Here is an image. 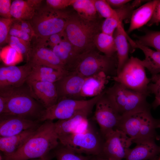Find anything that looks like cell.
<instances>
[{
  "label": "cell",
  "mask_w": 160,
  "mask_h": 160,
  "mask_svg": "<svg viewBox=\"0 0 160 160\" xmlns=\"http://www.w3.org/2000/svg\"><path fill=\"white\" fill-rule=\"evenodd\" d=\"M59 143L55 123L46 120L18 150L10 156L3 155L4 160H28L44 157L49 155Z\"/></svg>",
  "instance_id": "cell-1"
},
{
  "label": "cell",
  "mask_w": 160,
  "mask_h": 160,
  "mask_svg": "<svg viewBox=\"0 0 160 160\" xmlns=\"http://www.w3.org/2000/svg\"><path fill=\"white\" fill-rule=\"evenodd\" d=\"M0 95L7 100L6 111L2 115H13L41 122L46 108L33 97L26 82L19 87L0 89Z\"/></svg>",
  "instance_id": "cell-2"
},
{
  "label": "cell",
  "mask_w": 160,
  "mask_h": 160,
  "mask_svg": "<svg viewBox=\"0 0 160 160\" xmlns=\"http://www.w3.org/2000/svg\"><path fill=\"white\" fill-rule=\"evenodd\" d=\"M102 22L85 20L77 13H69L64 32L79 55L94 50L96 36L101 32Z\"/></svg>",
  "instance_id": "cell-3"
},
{
  "label": "cell",
  "mask_w": 160,
  "mask_h": 160,
  "mask_svg": "<svg viewBox=\"0 0 160 160\" xmlns=\"http://www.w3.org/2000/svg\"><path fill=\"white\" fill-rule=\"evenodd\" d=\"M104 92L121 116L150 110L151 106L147 100L148 95L129 89L118 82L115 81Z\"/></svg>",
  "instance_id": "cell-4"
},
{
  "label": "cell",
  "mask_w": 160,
  "mask_h": 160,
  "mask_svg": "<svg viewBox=\"0 0 160 160\" xmlns=\"http://www.w3.org/2000/svg\"><path fill=\"white\" fill-rule=\"evenodd\" d=\"M69 13L54 9L47 5L41 6L29 20L34 32V37L45 39L63 31Z\"/></svg>",
  "instance_id": "cell-5"
},
{
  "label": "cell",
  "mask_w": 160,
  "mask_h": 160,
  "mask_svg": "<svg viewBox=\"0 0 160 160\" xmlns=\"http://www.w3.org/2000/svg\"><path fill=\"white\" fill-rule=\"evenodd\" d=\"M117 59L94 50L79 55L72 71L87 78L100 72L112 77L117 75Z\"/></svg>",
  "instance_id": "cell-6"
},
{
  "label": "cell",
  "mask_w": 160,
  "mask_h": 160,
  "mask_svg": "<svg viewBox=\"0 0 160 160\" xmlns=\"http://www.w3.org/2000/svg\"><path fill=\"white\" fill-rule=\"evenodd\" d=\"M115 82L126 87L149 96L148 91L151 78L147 77L145 68L141 60L133 56L129 58L121 70L116 76L112 77Z\"/></svg>",
  "instance_id": "cell-7"
},
{
  "label": "cell",
  "mask_w": 160,
  "mask_h": 160,
  "mask_svg": "<svg viewBox=\"0 0 160 160\" xmlns=\"http://www.w3.org/2000/svg\"><path fill=\"white\" fill-rule=\"evenodd\" d=\"M60 143L80 154L87 156L100 154L103 138L90 126L86 131L58 138Z\"/></svg>",
  "instance_id": "cell-8"
},
{
  "label": "cell",
  "mask_w": 160,
  "mask_h": 160,
  "mask_svg": "<svg viewBox=\"0 0 160 160\" xmlns=\"http://www.w3.org/2000/svg\"><path fill=\"white\" fill-rule=\"evenodd\" d=\"M103 93L88 100L68 98L59 100L56 104L45 109L41 121L64 120L82 111H92Z\"/></svg>",
  "instance_id": "cell-9"
},
{
  "label": "cell",
  "mask_w": 160,
  "mask_h": 160,
  "mask_svg": "<svg viewBox=\"0 0 160 160\" xmlns=\"http://www.w3.org/2000/svg\"><path fill=\"white\" fill-rule=\"evenodd\" d=\"M100 155L111 160L125 159L127 150L133 143L131 139L122 131L116 129L103 138Z\"/></svg>",
  "instance_id": "cell-10"
},
{
  "label": "cell",
  "mask_w": 160,
  "mask_h": 160,
  "mask_svg": "<svg viewBox=\"0 0 160 160\" xmlns=\"http://www.w3.org/2000/svg\"><path fill=\"white\" fill-rule=\"evenodd\" d=\"M95 106L94 119L99 125L100 135L103 138L110 132L117 128L122 116L104 91Z\"/></svg>",
  "instance_id": "cell-11"
},
{
  "label": "cell",
  "mask_w": 160,
  "mask_h": 160,
  "mask_svg": "<svg viewBox=\"0 0 160 160\" xmlns=\"http://www.w3.org/2000/svg\"><path fill=\"white\" fill-rule=\"evenodd\" d=\"M31 48L26 59L31 66L42 65L67 72L65 65L52 49L45 46L37 38L33 37Z\"/></svg>",
  "instance_id": "cell-12"
},
{
  "label": "cell",
  "mask_w": 160,
  "mask_h": 160,
  "mask_svg": "<svg viewBox=\"0 0 160 160\" xmlns=\"http://www.w3.org/2000/svg\"><path fill=\"white\" fill-rule=\"evenodd\" d=\"M85 78L75 71L65 73L55 83L59 100L64 98L83 100L81 93Z\"/></svg>",
  "instance_id": "cell-13"
},
{
  "label": "cell",
  "mask_w": 160,
  "mask_h": 160,
  "mask_svg": "<svg viewBox=\"0 0 160 160\" xmlns=\"http://www.w3.org/2000/svg\"><path fill=\"white\" fill-rule=\"evenodd\" d=\"M31 70V66L27 63L20 66L0 67V89L23 85L26 83Z\"/></svg>",
  "instance_id": "cell-14"
},
{
  "label": "cell",
  "mask_w": 160,
  "mask_h": 160,
  "mask_svg": "<svg viewBox=\"0 0 160 160\" xmlns=\"http://www.w3.org/2000/svg\"><path fill=\"white\" fill-rule=\"evenodd\" d=\"M43 122L11 115H0V136H10L39 126Z\"/></svg>",
  "instance_id": "cell-15"
},
{
  "label": "cell",
  "mask_w": 160,
  "mask_h": 160,
  "mask_svg": "<svg viewBox=\"0 0 160 160\" xmlns=\"http://www.w3.org/2000/svg\"><path fill=\"white\" fill-rule=\"evenodd\" d=\"M26 83L33 97L46 109L58 101L55 83L28 80Z\"/></svg>",
  "instance_id": "cell-16"
},
{
  "label": "cell",
  "mask_w": 160,
  "mask_h": 160,
  "mask_svg": "<svg viewBox=\"0 0 160 160\" xmlns=\"http://www.w3.org/2000/svg\"><path fill=\"white\" fill-rule=\"evenodd\" d=\"M91 111H82L68 119L58 120L55 123L58 137L86 130L90 126L88 118Z\"/></svg>",
  "instance_id": "cell-17"
},
{
  "label": "cell",
  "mask_w": 160,
  "mask_h": 160,
  "mask_svg": "<svg viewBox=\"0 0 160 160\" xmlns=\"http://www.w3.org/2000/svg\"><path fill=\"white\" fill-rule=\"evenodd\" d=\"M153 139H146L134 142L136 145L127 151L125 160H152L157 158L160 147Z\"/></svg>",
  "instance_id": "cell-18"
},
{
  "label": "cell",
  "mask_w": 160,
  "mask_h": 160,
  "mask_svg": "<svg viewBox=\"0 0 160 160\" xmlns=\"http://www.w3.org/2000/svg\"><path fill=\"white\" fill-rule=\"evenodd\" d=\"M150 110L139 111L122 116L116 129L125 133L133 142L136 140L142 125Z\"/></svg>",
  "instance_id": "cell-19"
},
{
  "label": "cell",
  "mask_w": 160,
  "mask_h": 160,
  "mask_svg": "<svg viewBox=\"0 0 160 160\" xmlns=\"http://www.w3.org/2000/svg\"><path fill=\"white\" fill-rule=\"evenodd\" d=\"M110 77L102 72L86 78L81 91L82 99L92 98L101 94Z\"/></svg>",
  "instance_id": "cell-20"
},
{
  "label": "cell",
  "mask_w": 160,
  "mask_h": 160,
  "mask_svg": "<svg viewBox=\"0 0 160 160\" xmlns=\"http://www.w3.org/2000/svg\"><path fill=\"white\" fill-rule=\"evenodd\" d=\"M38 127L26 130L10 136L0 137V150L3 155L9 156L18 150L34 134Z\"/></svg>",
  "instance_id": "cell-21"
},
{
  "label": "cell",
  "mask_w": 160,
  "mask_h": 160,
  "mask_svg": "<svg viewBox=\"0 0 160 160\" xmlns=\"http://www.w3.org/2000/svg\"><path fill=\"white\" fill-rule=\"evenodd\" d=\"M42 0H15L11 3L10 14L12 18L19 20H30L36 10L41 6Z\"/></svg>",
  "instance_id": "cell-22"
},
{
  "label": "cell",
  "mask_w": 160,
  "mask_h": 160,
  "mask_svg": "<svg viewBox=\"0 0 160 160\" xmlns=\"http://www.w3.org/2000/svg\"><path fill=\"white\" fill-rule=\"evenodd\" d=\"M116 49L117 60V75L121 70L129 58V36L125 32L122 23L119 24L113 35Z\"/></svg>",
  "instance_id": "cell-23"
},
{
  "label": "cell",
  "mask_w": 160,
  "mask_h": 160,
  "mask_svg": "<svg viewBox=\"0 0 160 160\" xmlns=\"http://www.w3.org/2000/svg\"><path fill=\"white\" fill-rule=\"evenodd\" d=\"M159 1H149L133 11L130 19L128 33H130L147 24L152 17L155 7Z\"/></svg>",
  "instance_id": "cell-24"
},
{
  "label": "cell",
  "mask_w": 160,
  "mask_h": 160,
  "mask_svg": "<svg viewBox=\"0 0 160 160\" xmlns=\"http://www.w3.org/2000/svg\"><path fill=\"white\" fill-rule=\"evenodd\" d=\"M65 66L68 72L73 70L79 55L66 37L51 49Z\"/></svg>",
  "instance_id": "cell-25"
},
{
  "label": "cell",
  "mask_w": 160,
  "mask_h": 160,
  "mask_svg": "<svg viewBox=\"0 0 160 160\" xmlns=\"http://www.w3.org/2000/svg\"><path fill=\"white\" fill-rule=\"evenodd\" d=\"M130 45L133 48H138L143 51L145 58L143 60H141V63L152 76L160 73V51L153 50L148 47L140 45L134 41Z\"/></svg>",
  "instance_id": "cell-26"
},
{
  "label": "cell",
  "mask_w": 160,
  "mask_h": 160,
  "mask_svg": "<svg viewBox=\"0 0 160 160\" xmlns=\"http://www.w3.org/2000/svg\"><path fill=\"white\" fill-rule=\"evenodd\" d=\"M31 67L32 70L27 80L55 83L66 73L46 66L36 65Z\"/></svg>",
  "instance_id": "cell-27"
},
{
  "label": "cell",
  "mask_w": 160,
  "mask_h": 160,
  "mask_svg": "<svg viewBox=\"0 0 160 160\" xmlns=\"http://www.w3.org/2000/svg\"><path fill=\"white\" fill-rule=\"evenodd\" d=\"M71 6L82 18L88 21L97 19L94 0H74Z\"/></svg>",
  "instance_id": "cell-28"
},
{
  "label": "cell",
  "mask_w": 160,
  "mask_h": 160,
  "mask_svg": "<svg viewBox=\"0 0 160 160\" xmlns=\"http://www.w3.org/2000/svg\"><path fill=\"white\" fill-rule=\"evenodd\" d=\"M94 42L95 47L105 55L113 57L116 52L113 36L101 32L96 36Z\"/></svg>",
  "instance_id": "cell-29"
},
{
  "label": "cell",
  "mask_w": 160,
  "mask_h": 160,
  "mask_svg": "<svg viewBox=\"0 0 160 160\" xmlns=\"http://www.w3.org/2000/svg\"><path fill=\"white\" fill-rule=\"evenodd\" d=\"M60 144L54 150L53 153L57 160H89L91 156H84Z\"/></svg>",
  "instance_id": "cell-30"
},
{
  "label": "cell",
  "mask_w": 160,
  "mask_h": 160,
  "mask_svg": "<svg viewBox=\"0 0 160 160\" xmlns=\"http://www.w3.org/2000/svg\"><path fill=\"white\" fill-rule=\"evenodd\" d=\"M142 36H135L137 43L147 47H151L160 52V31H146Z\"/></svg>",
  "instance_id": "cell-31"
},
{
  "label": "cell",
  "mask_w": 160,
  "mask_h": 160,
  "mask_svg": "<svg viewBox=\"0 0 160 160\" xmlns=\"http://www.w3.org/2000/svg\"><path fill=\"white\" fill-rule=\"evenodd\" d=\"M7 43L27 59L31 48V41H28L16 37L9 36Z\"/></svg>",
  "instance_id": "cell-32"
},
{
  "label": "cell",
  "mask_w": 160,
  "mask_h": 160,
  "mask_svg": "<svg viewBox=\"0 0 160 160\" xmlns=\"http://www.w3.org/2000/svg\"><path fill=\"white\" fill-rule=\"evenodd\" d=\"M23 56L15 49L8 45L4 47L0 52V57L8 65H14L22 60Z\"/></svg>",
  "instance_id": "cell-33"
},
{
  "label": "cell",
  "mask_w": 160,
  "mask_h": 160,
  "mask_svg": "<svg viewBox=\"0 0 160 160\" xmlns=\"http://www.w3.org/2000/svg\"><path fill=\"white\" fill-rule=\"evenodd\" d=\"M94 3L97 13L101 17L105 19L112 17L121 23L118 19L115 9L112 8L106 0H94Z\"/></svg>",
  "instance_id": "cell-34"
},
{
  "label": "cell",
  "mask_w": 160,
  "mask_h": 160,
  "mask_svg": "<svg viewBox=\"0 0 160 160\" xmlns=\"http://www.w3.org/2000/svg\"><path fill=\"white\" fill-rule=\"evenodd\" d=\"M15 19L0 18V44L1 46L7 43L11 27Z\"/></svg>",
  "instance_id": "cell-35"
},
{
  "label": "cell",
  "mask_w": 160,
  "mask_h": 160,
  "mask_svg": "<svg viewBox=\"0 0 160 160\" xmlns=\"http://www.w3.org/2000/svg\"><path fill=\"white\" fill-rule=\"evenodd\" d=\"M121 23H122L119 22L116 19L112 17L105 18L102 23L101 32L113 36L115 31Z\"/></svg>",
  "instance_id": "cell-36"
},
{
  "label": "cell",
  "mask_w": 160,
  "mask_h": 160,
  "mask_svg": "<svg viewBox=\"0 0 160 160\" xmlns=\"http://www.w3.org/2000/svg\"><path fill=\"white\" fill-rule=\"evenodd\" d=\"M9 36L16 37L29 42L31 41L33 38L21 29L17 20L15 19L11 27Z\"/></svg>",
  "instance_id": "cell-37"
},
{
  "label": "cell",
  "mask_w": 160,
  "mask_h": 160,
  "mask_svg": "<svg viewBox=\"0 0 160 160\" xmlns=\"http://www.w3.org/2000/svg\"><path fill=\"white\" fill-rule=\"evenodd\" d=\"M65 37L64 31L62 32L51 35L45 39L39 38L45 46L51 49L59 44Z\"/></svg>",
  "instance_id": "cell-38"
},
{
  "label": "cell",
  "mask_w": 160,
  "mask_h": 160,
  "mask_svg": "<svg viewBox=\"0 0 160 160\" xmlns=\"http://www.w3.org/2000/svg\"><path fill=\"white\" fill-rule=\"evenodd\" d=\"M151 81L148 87L149 94H153L155 98L160 100V73L152 75L150 78Z\"/></svg>",
  "instance_id": "cell-39"
},
{
  "label": "cell",
  "mask_w": 160,
  "mask_h": 160,
  "mask_svg": "<svg viewBox=\"0 0 160 160\" xmlns=\"http://www.w3.org/2000/svg\"><path fill=\"white\" fill-rule=\"evenodd\" d=\"M74 0H47V5L56 10H62L71 6Z\"/></svg>",
  "instance_id": "cell-40"
},
{
  "label": "cell",
  "mask_w": 160,
  "mask_h": 160,
  "mask_svg": "<svg viewBox=\"0 0 160 160\" xmlns=\"http://www.w3.org/2000/svg\"><path fill=\"white\" fill-rule=\"evenodd\" d=\"M11 2L10 0H0V15L1 17L12 18L10 14Z\"/></svg>",
  "instance_id": "cell-41"
},
{
  "label": "cell",
  "mask_w": 160,
  "mask_h": 160,
  "mask_svg": "<svg viewBox=\"0 0 160 160\" xmlns=\"http://www.w3.org/2000/svg\"><path fill=\"white\" fill-rule=\"evenodd\" d=\"M160 23V0L156 4L152 17L147 24L148 26L154 25H158Z\"/></svg>",
  "instance_id": "cell-42"
},
{
  "label": "cell",
  "mask_w": 160,
  "mask_h": 160,
  "mask_svg": "<svg viewBox=\"0 0 160 160\" xmlns=\"http://www.w3.org/2000/svg\"><path fill=\"white\" fill-rule=\"evenodd\" d=\"M16 20L20 28L23 31L33 37L35 36L33 29L29 21Z\"/></svg>",
  "instance_id": "cell-43"
},
{
  "label": "cell",
  "mask_w": 160,
  "mask_h": 160,
  "mask_svg": "<svg viewBox=\"0 0 160 160\" xmlns=\"http://www.w3.org/2000/svg\"><path fill=\"white\" fill-rule=\"evenodd\" d=\"M106 1L111 7L114 9L121 8L131 1L130 0H107Z\"/></svg>",
  "instance_id": "cell-44"
},
{
  "label": "cell",
  "mask_w": 160,
  "mask_h": 160,
  "mask_svg": "<svg viewBox=\"0 0 160 160\" xmlns=\"http://www.w3.org/2000/svg\"><path fill=\"white\" fill-rule=\"evenodd\" d=\"M7 100L6 97L0 95V115L4 114L6 111Z\"/></svg>",
  "instance_id": "cell-45"
},
{
  "label": "cell",
  "mask_w": 160,
  "mask_h": 160,
  "mask_svg": "<svg viewBox=\"0 0 160 160\" xmlns=\"http://www.w3.org/2000/svg\"><path fill=\"white\" fill-rule=\"evenodd\" d=\"M89 160H111L100 155L91 156Z\"/></svg>",
  "instance_id": "cell-46"
},
{
  "label": "cell",
  "mask_w": 160,
  "mask_h": 160,
  "mask_svg": "<svg viewBox=\"0 0 160 160\" xmlns=\"http://www.w3.org/2000/svg\"><path fill=\"white\" fill-rule=\"evenodd\" d=\"M52 156L50 154L48 156L43 158L31 159L28 160H50Z\"/></svg>",
  "instance_id": "cell-47"
},
{
  "label": "cell",
  "mask_w": 160,
  "mask_h": 160,
  "mask_svg": "<svg viewBox=\"0 0 160 160\" xmlns=\"http://www.w3.org/2000/svg\"><path fill=\"white\" fill-rule=\"evenodd\" d=\"M153 105V107H156L159 105H160V100L155 98Z\"/></svg>",
  "instance_id": "cell-48"
},
{
  "label": "cell",
  "mask_w": 160,
  "mask_h": 160,
  "mask_svg": "<svg viewBox=\"0 0 160 160\" xmlns=\"http://www.w3.org/2000/svg\"><path fill=\"white\" fill-rule=\"evenodd\" d=\"M0 160H4L3 155L1 153L0 154Z\"/></svg>",
  "instance_id": "cell-49"
},
{
  "label": "cell",
  "mask_w": 160,
  "mask_h": 160,
  "mask_svg": "<svg viewBox=\"0 0 160 160\" xmlns=\"http://www.w3.org/2000/svg\"><path fill=\"white\" fill-rule=\"evenodd\" d=\"M158 128H160V122L158 126ZM160 155H159V156L158 159V160H160Z\"/></svg>",
  "instance_id": "cell-50"
},
{
  "label": "cell",
  "mask_w": 160,
  "mask_h": 160,
  "mask_svg": "<svg viewBox=\"0 0 160 160\" xmlns=\"http://www.w3.org/2000/svg\"><path fill=\"white\" fill-rule=\"evenodd\" d=\"M158 158H156V159H154L152 160H158Z\"/></svg>",
  "instance_id": "cell-51"
}]
</instances>
